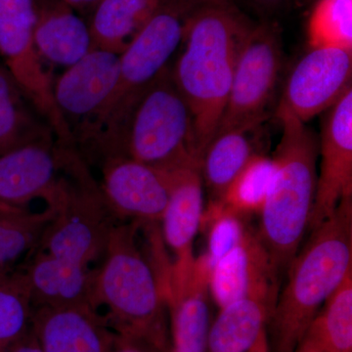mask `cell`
Masks as SVG:
<instances>
[{
    "mask_svg": "<svg viewBox=\"0 0 352 352\" xmlns=\"http://www.w3.org/2000/svg\"><path fill=\"white\" fill-rule=\"evenodd\" d=\"M309 48L352 51V0H317L307 22Z\"/></svg>",
    "mask_w": 352,
    "mask_h": 352,
    "instance_id": "f1b7e54d",
    "label": "cell"
},
{
    "mask_svg": "<svg viewBox=\"0 0 352 352\" xmlns=\"http://www.w3.org/2000/svg\"><path fill=\"white\" fill-rule=\"evenodd\" d=\"M8 352H43L39 346L38 337L34 332L32 325L28 329L27 332L11 346Z\"/></svg>",
    "mask_w": 352,
    "mask_h": 352,
    "instance_id": "1f68e13d",
    "label": "cell"
},
{
    "mask_svg": "<svg viewBox=\"0 0 352 352\" xmlns=\"http://www.w3.org/2000/svg\"><path fill=\"white\" fill-rule=\"evenodd\" d=\"M252 352H270V346H268V340L267 336L264 337L261 342L256 344V346L254 347V351Z\"/></svg>",
    "mask_w": 352,
    "mask_h": 352,
    "instance_id": "d590c367",
    "label": "cell"
},
{
    "mask_svg": "<svg viewBox=\"0 0 352 352\" xmlns=\"http://www.w3.org/2000/svg\"><path fill=\"white\" fill-rule=\"evenodd\" d=\"M36 0H0V56L60 140L69 131L55 104L53 82L34 44Z\"/></svg>",
    "mask_w": 352,
    "mask_h": 352,
    "instance_id": "9c48e42d",
    "label": "cell"
},
{
    "mask_svg": "<svg viewBox=\"0 0 352 352\" xmlns=\"http://www.w3.org/2000/svg\"><path fill=\"white\" fill-rule=\"evenodd\" d=\"M282 135L273 156L274 171L261 214L259 237L278 272L302 247L309 226L317 182L319 142L305 122L276 110Z\"/></svg>",
    "mask_w": 352,
    "mask_h": 352,
    "instance_id": "5b68a950",
    "label": "cell"
},
{
    "mask_svg": "<svg viewBox=\"0 0 352 352\" xmlns=\"http://www.w3.org/2000/svg\"><path fill=\"white\" fill-rule=\"evenodd\" d=\"M252 25L230 0H204L187 20L184 47L171 72L193 117L200 162L219 127Z\"/></svg>",
    "mask_w": 352,
    "mask_h": 352,
    "instance_id": "6da1fadb",
    "label": "cell"
},
{
    "mask_svg": "<svg viewBox=\"0 0 352 352\" xmlns=\"http://www.w3.org/2000/svg\"><path fill=\"white\" fill-rule=\"evenodd\" d=\"M120 156L168 170L200 164L193 117L168 66L146 88L132 109Z\"/></svg>",
    "mask_w": 352,
    "mask_h": 352,
    "instance_id": "8992f818",
    "label": "cell"
},
{
    "mask_svg": "<svg viewBox=\"0 0 352 352\" xmlns=\"http://www.w3.org/2000/svg\"><path fill=\"white\" fill-rule=\"evenodd\" d=\"M170 170V199L160 222L161 235L175 254V263H187L195 258L194 241L200 231L205 208L203 178L198 164Z\"/></svg>",
    "mask_w": 352,
    "mask_h": 352,
    "instance_id": "ac0fdd59",
    "label": "cell"
},
{
    "mask_svg": "<svg viewBox=\"0 0 352 352\" xmlns=\"http://www.w3.org/2000/svg\"><path fill=\"white\" fill-rule=\"evenodd\" d=\"M76 183L69 182L56 215L32 252L90 268V264L105 254L118 219L108 208L100 189L89 179L85 164L76 173Z\"/></svg>",
    "mask_w": 352,
    "mask_h": 352,
    "instance_id": "52a82bcc",
    "label": "cell"
},
{
    "mask_svg": "<svg viewBox=\"0 0 352 352\" xmlns=\"http://www.w3.org/2000/svg\"><path fill=\"white\" fill-rule=\"evenodd\" d=\"M296 351L298 352H323L321 351L320 347L317 346L316 344L310 339L309 337H307V336H305V338H303V340H302V342H300V344H298V349H296Z\"/></svg>",
    "mask_w": 352,
    "mask_h": 352,
    "instance_id": "e575fe53",
    "label": "cell"
},
{
    "mask_svg": "<svg viewBox=\"0 0 352 352\" xmlns=\"http://www.w3.org/2000/svg\"><path fill=\"white\" fill-rule=\"evenodd\" d=\"M111 352H162L156 346L136 338L116 333Z\"/></svg>",
    "mask_w": 352,
    "mask_h": 352,
    "instance_id": "4dcf8cb0",
    "label": "cell"
},
{
    "mask_svg": "<svg viewBox=\"0 0 352 352\" xmlns=\"http://www.w3.org/2000/svg\"><path fill=\"white\" fill-rule=\"evenodd\" d=\"M282 66L283 44L277 25L252 24L241 48L215 133L233 127L263 124L267 120Z\"/></svg>",
    "mask_w": 352,
    "mask_h": 352,
    "instance_id": "ba28073f",
    "label": "cell"
},
{
    "mask_svg": "<svg viewBox=\"0 0 352 352\" xmlns=\"http://www.w3.org/2000/svg\"><path fill=\"white\" fill-rule=\"evenodd\" d=\"M32 303L22 266L0 276V352L11 346L31 327Z\"/></svg>",
    "mask_w": 352,
    "mask_h": 352,
    "instance_id": "83f0119b",
    "label": "cell"
},
{
    "mask_svg": "<svg viewBox=\"0 0 352 352\" xmlns=\"http://www.w3.org/2000/svg\"><path fill=\"white\" fill-rule=\"evenodd\" d=\"M32 325L43 352H111L116 338L89 305L34 307Z\"/></svg>",
    "mask_w": 352,
    "mask_h": 352,
    "instance_id": "e0dca14e",
    "label": "cell"
},
{
    "mask_svg": "<svg viewBox=\"0 0 352 352\" xmlns=\"http://www.w3.org/2000/svg\"><path fill=\"white\" fill-rule=\"evenodd\" d=\"M296 352H298V351H296Z\"/></svg>",
    "mask_w": 352,
    "mask_h": 352,
    "instance_id": "8d00e7d4",
    "label": "cell"
},
{
    "mask_svg": "<svg viewBox=\"0 0 352 352\" xmlns=\"http://www.w3.org/2000/svg\"><path fill=\"white\" fill-rule=\"evenodd\" d=\"M352 270V197L311 230L287 268L267 323L270 352H296L329 296Z\"/></svg>",
    "mask_w": 352,
    "mask_h": 352,
    "instance_id": "7a4b0ae2",
    "label": "cell"
},
{
    "mask_svg": "<svg viewBox=\"0 0 352 352\" xmlns=\"http://www.w3.org/2000/svg\"><path fill=\"white\" fill-rule=\"evenodd\" d=\"M41 118L15 78L0 65V155L53 134Z\"/></svg>",
    "mask_w": 352,
    "mask_h": 352,
    "instance_id": "cb8c5ba5",
    "label": "cell"
},
{
    "mask_svg": "<svg viewBox=\"0 0 352 352\" xmlns=\"http://www.w3.org/2000/svg\"><path fill=\"white\" fill-rule=\"evenodd\" d=\"M305 336L323 352H352V270L322 305Z\"/></svg>",
    "mask_w": 352,
    "mask_h": 352,
    "instance_id": "484cf974",
    "label": "cell"
},
{
    "mask_svg": "<svg viewBox=\"0 0 352 352\" xmlns=\"http://www.w3.org/2000/svg\"><path fill=\"white\" fill-rule=\"evenodd\" d=\"M101 164L99 189L116 219L157 226L170 199L171 170L126 156L108 157Z\"/></svg>",
    "mask_w": 352,
    "mask_h": 352,
    "instance_id": "7c38bea8",
    "label": "cell"
},
{
    "mask_svg": "<svg viewBox=\"0 0 352 352\" xmlns=\"http://www.w3.org/2000/svg\"><path fill=\"white\" fill-rule=\"evenodd\" d=\"M63 1L75 10L82 11L94 9L100 0H63Z\"/></svg>",
    "mask_w": 352,
    "mask_h": 352,
    "instance_id": "d6a6232c",
    "label": "cell"
},
{
    "mask_svg": "<svg viewBox=\"0 0 352 352\" xmlns=\"http://www.w3.org/2000/svg\"><path fill=\"white\" fill-rule=\"evenodd\" d=\"M56 212V208L36 212L0 203V276L17 270L29 258Z\"/></svg>",
    "mask_w": 352,
    "mask_h": 352,
    "instance_id": "d4e9b609",
    "label": "cell"
},
{
    "mask_svg": "<svg viewBox=\"0 0 352 352\" xmlns=\"http://www.w3.org/2000/svg\"><path fill=\"white\" fill-rule=\"evenodd\" d=\"M278 274L258 230L250 227L240 244L210 271V295L219 308L245 298L276 302Z\"/></svg>",
    "mask_w": 352,
    "mask_h": 352,
    "instance_id": "2e32d148",
    "label": "cell"
},
{
    "mask_svg": "<svg viewBox=\"0 0 352 352\" xmlns=\"http://www.w3.org/2000/svg\"><path fill=\"white\" fill-rule=\"evenodd\" d=\"M138 221L116 223L103 265L96 270L94 303L107 307L104 317L118 335L145 340L170 352L166 282L138 244Z\"/></svg>",
    "mask_w": 352,
    "mask_h": 352,
    "instance_id": "3957f363",
    "label": "cell"
},
{
    "mask_svg": "<svg viewBox=\"0 0 352 352\" xmlns=\"http://www.w3.org/2000/svg\"><path fill=\"white\" fill-rule=\"evenodd\" d=\"M204 0H162L156 12L120 56L117 85L78 148L99 161L120 154L122 134L139 97L182 43L189 16Z\"/></svg>",
    "mask_w": 352,
    "mask_h": 352,
    "instance_id": "277c9868",
    "label": "cell"
},
{
    "mask_svg": "<svg viewBox=\"0 0 352 352\" xmlns=\"http://www.w3.org/2000/svg\"><path fill=\"white\" fill-rule=\"evenodd\" d=\"M274 163L263 153L254 155L227 187L219 200L223 207L242 217L261 214L271 180Z\"/></svg>",
    "mask_w": 352,
    "mask_h": 352,
    "instance_id": "4316f807",
    "label": "cell"
},
{
    "mask_svg": "<svg viewBox=\"0 0 352 352\" xmlns=\"http://www.w3.org/2000/svg\"><path fill=\"white\" fill-rule=\"evenodd\" d=\"M326 112L310 231L331 217L340 201L352 197V88Z\"/></svg>",
    "mask_w": 352,
    "mask_h": 352,
    "instance_id": "5bb4252c",
    "label": "cell"
},
{
    "mask_svg": "<svg viewBox=\"0 0 352 352\" xmlns=\"http://www.w3.org/2000/svg\"><path fill=\"white\" fill-rule=\"evenodd\" d=\"M247 219L223 207L219 201H208L204 208L200 230L207 235V249L201 256L210 271L240 244L251 227Z\"/></svg>",
    "mask_w": 352,
    "mask_h": 352,
    "instance_id": "f546056e",
    "label": "cell"
},
{
    "mask_svg": "<svg viewBox=\"0 0 352 352\" xmlns=\"http://www.w3.org/2000/svg\"><path fill=\"white\" fill-rule=\"evenodd\" d=\"M352 51L309 48L288 76L276 110L307 122L333 107L351 89Z\"/></svg>",
    "mask_w": 352,
    "mask_h": 352,
    "instance_id": "8fae6325",
    "label": "cell"
},
{
    "mask_svg": "<svg viewBox=\"0 0 352 352\" xmlns=\"http://www.w3.org/2000/svg\"><path fill=\"white\" fill-rule=\"evenodd\" d=\"M162 0H100L89 28L94 47L122 54Z\"/></svg>",
    "mask_w": 352,
    "mask_h": 352,
    "instance_id": "603a6c76",
    "label": "cell"
},
{
    "mask_svg": "<svg viewBox=\"0 0 352 352\" xmlns=\"http://www.w3.org/2000/svg\"><path fill=\"white\" fill-rule=\"evenodd\" d=\"M71 152L55 145L51 134L0 155V203L27 208L41 199L47 207H59L69 182L58 173Z\"/></svg>",
    "mask_w": 352,
    "mask_h": 352,
    "instance_id": "30bf717a",
    "label": "cell"
},
{
    "mask_svg": "<svg viewBox=\"0 0 352 352\" xmlns=\"http://www.w3.org/2000/svg\"><path fill=\"white\" fill-rule=\"evenodd\" d=\"M31 292L32 308L89 305L94 307L96 270L74 265L41 252L21 264Z\"/></svg>",
    "mask_w": 352,
    "mask_h": 352,
    "instance_id": "d6986e66",
    "label": "cell"
},
{
    "mask_svg": "<svg viewBox=\"0 0 352 352\" xmlns=\"http://www.w3.org/2000/svg\"><path fill=\"white\" fill-rule=\"evenodd\" d=\"M263 124L217 132L201 155L200 170L210 201H219L258 149Z\"/></svg>",
    "mask_w": 352,
    "mask_h": 352,
    "instance_id": "7402d4cb",
    "label": "cell"
},
{
    "mask_svg": "<svg viewBox=\"0 0 352 352\" xmlns=\"http://www.w3.org/2000/svg\"><path fill=\"white\" fill-rule=\"evenodd\" d=\"M210 275L201 256L170 266L166 281L170 352H206L210 327Z\"/></svg>",
    "mask_w": 352,
    "mask_h": 352,
    "instance_id": "9a60e30c",
    "label": "cell"
},
{
    "mask_svg": "<svg viewBox=\"0 0 352 352\" xmlns=\"http://www.w3.org/2000/svg\"><path fill=\"white\" fill-rule=\"evenodd\" d=\"M275 300L245 298L219 308L210 323L206 352H252L267 336Z\"/></svg>",
    "mask_w": 352,
    "mask_h": 352,
    "instance_id": "44dd1931",
    "label": "cell"
},
{
    "mask_svg": "<svg viewBox=\"0 0 352 352\" xmlns=\"http://www.w3.org/2000/svg\"><path fill=\"white\" fill-rule=\"evenodd\" d=\"M252 1L264 10L273 11L284 6L289 0H252Z\"/></svg>",
    "mask_w": 352,
    "mask_h": 352,
    "instance_id": "836d02e7",
    "label": "cell"
},
{
    "mask_svg": "<svg viewBox=\"0 0 352 352\" xmlns=\"http://www.w3.org/2000/svg\"><path fill=\"white\" fill-rule=\"evenodd\" d=\"M120 54L94 48L53 82V97L74 145L82 138L118 82Z\"/></svg>",
    "mask_w": 352,
    "mask_h": 352,
    "instance_id": "4fadbf2b",
    "label": "cell"
},
{
    "mask_svg": "<svg viewBox=\"0 0 352 352\" xmlns=\"http://www.w3.org/2000/svg\"><path fill=\"white\" fill-rule=\"evenodd\" d=\"M34 38L43 61L66 69L94 50L89 24L63 0L36 1Z\"/></svg>",
    "mask_w": 352,
    "mask_h": 352,
    "instance_id": "ffe728a7",
    "label": "cell"
}]
</instances>
